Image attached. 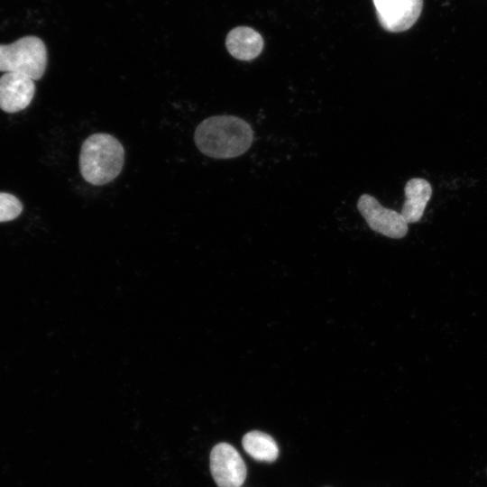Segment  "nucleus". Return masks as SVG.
<instances>
[{
  "label": "nucleus",
  "mask_w": 487,
  "mask_h": 487,
  "mask_svg": "<svg viewBox=\"0 0 487 487\" xmlns=\"http://www.w3.org/2000/svg\"><path fill=\"white\" fill-rule=\"evenodd\" d=\"M253 131L244 119L216 115L203 120L196 128L194 141L198 150L215 159H231L251 147Z\"/></svg>",
  "instance_id": "1"
},
{
  "label": "nucleus",
  "mask_w": 487,
  "mask_h": 487,
  "mask_svg": "<svg viewBox=\"0 0 487 487\" xmlns=\"http://www.w3.org/2000/svg\"><path fill=\"white\" fill-rule=\"evenodd\" d=\"M124 150L121 142L108 133H94L82 143L79 170L83 179L95 186L107 184L121 172Z\"/></svg>",
  "instance_id": "2"
},
{
  "label": "nucleus",
  "mask_w": 487,
  "mask_h": 487,
  "mask_svg": "<svg viewBox=\"0 0 487 487\" xmlns=\"http://www.w3.org/2000/svg\"><path fill=\"white\" fill-rule=\"evenodd\" d=\"M47 66V49L37 36L22 37L10 44H0V71L21 73L33 80L42 78Z\"/></svg>",
  "instance_id": "3"
},
{
  "label": "nucleus",
  "mask_w": 487,
  "mask_h": 487,
  "mask_svg": "<svg viewBox=\"0 0 487 487\" xmlns=\"http://www.w3.org/2000/svg\"><path fill=\"white\" fill-rule=\"evenodd\" d=\"M357 208L369 227L390 238H403L408 231V224L400 213L382 207L378 200L363 194L357 201Z\"/></svg>",
  "instance_id": "4"
},
{
  "label": "nucleus",
  "mask_w": 487,
  "mask_h": 487,
  "mask_svg": "<svg viewBox=\"0 0 487 487\" xmlns=\"http://www.w3.org/2000/svg\"><path fill=\"white\" fill-rule=\"evenodd\" d=\"M210 472L218 487H240L247 470L238 451L228 443L216 444L210 452Z\"/></svg>",
  "instance_id": "5"
},
{
  "label": "nucleus",
  "mask_w": 487,
  "mask_h": 487,
  "mask_svg": "<svg viewBox=\"0 0 487 487\" xmlns=\"http://www.w3.org/2000/svg\"><path fill=\"white\" fill-rule=\"evenodd\" d=\"M381 26L390 32L409 30L418 19L423 0H372Z\"/></svg>",
  "instance_id": "6"
},
{
  "label": "nucleus",
  "mask_w": 487,
  "mask_h": 487,
  "mask_svg": "<svg viewBox=\"0 0 487 487\" xmlns=\"http://www.w3.org/2000/svg\"><path fill=\"white\" fill-rule=\"evenodd\" d=\"M35 93L34 80L21 73L7 72L0 78V109L16 113L25 109Z\"/></svg>",
  "instance_id": "7"
},
{
  "label": "nucleus",
  "mask_w": 487,
  "mask_h": 487,
  "mask_svg": "<svg viewBox=\"0 0 487 487\" xmlns=\"http://www.w3.org/2000/svg\"><path fill=\"white\" fill-rule=\"evenodd\" d=\"M264 45L262 35L251 27L237 26L232 29L225 39L228 52L239 60H252L262 51Z\"/></svg>",
  "instance_id": "8"
},
{
  "label": "nucleus",
  "mask_w": 487,
  "mask_h": 487,
  "mask_svg": "<svg viewBox=\"0 0 487 487\" xmlns=\"http://www.w3.org/2000/svg\"><path fill=\"white\" fill-rule=\"evenodd\" d=\"M404 193L405 200L400 214L408 225L417 223L423 216L431 198L432 187L425 179L412 178L406 183Z\"/></svg>",
  "instance_id": "9"
},
{
  "label": "nucleus",
  "mask_w": 487,
  "mask_h": 487,
  "mask_svg": "<svg viewBox=\"0 0 487 487\" xmlns=\"http://www.w3.org/2000/svg\"><path fill=\"white\" fill-rule=\"evenodd\" d=\"M244 451L254 460L274 462L279 455V447L275 440L262 431H250L242 439Z\"/></svg>",
  "instance_id": "10"
},
{
  "label": "nucleus",
  "mask_w": 487,
  "mask_h": 487,
  "mask_svg": "<svg viewBox=\"0 0 487 487\" xmlns=\"http://www.w3.org/2000/svg\"><path fill=\"white\" fill-rule=\"evenodd\" d=\"M23 211V204L14 195L0 192V223L14 220Z\"/></svg>",
  "instance_id": "11"
}]
</instances>
